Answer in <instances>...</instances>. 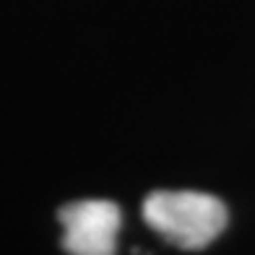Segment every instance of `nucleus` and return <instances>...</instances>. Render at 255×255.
<instances>
[{
  "mask_svg": "<svg viewBox=\"0 0 255 255\" xmlns=\"http://www.w3.org/2000/svg\"><path fill=\"white\" fill-rule=\"evenodd\" d=\"M143 222L182 250H203L227 229V206L201 190H154L143 201Z\"/></svg>",
  "mask_w": 255,
  "mask_h": 255,
  "instance_id": "nucleus-1",
  "label": "nucleus"
},
{
  "mask_svg": "<svg viewBox=\"0 0 255 255\" xmlns=\"http://www.w3.org/2000/svg\"><path fill=\"white\" fill-rule=\"evenodd\" d=\"M63 250L71 255H110L118 250L120 208L112 201H73L57 208Z\"/></svg>",
  "mask_w": 255,
  "mask_h": 255,
  "instance_id": "nucleus-2",
  "label": "nucleus"
}]
</instances>
